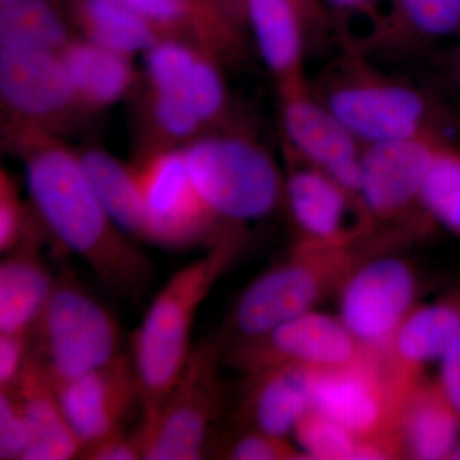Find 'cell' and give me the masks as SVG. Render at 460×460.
I'll return each mask as SVG.
<instances>
[{
	"label": "cell",
	"mask_w": 460,
	"mask_h": 460,
	"mask_svg": "<svg viewBox=\"0 0 460 460\" xmlns=\"http://www.w3.org/2000/svg\"><path fill=\"white\" fill-rule=\"evenodd\" d=\"M325 102L365 146L436 135L428 102L407 84L361 75L335 84Z\"/></svg>",
	"instance_id": "8fae6325"
},
{
	"label": "cell",
	"mask_w": 460,
	"mask_h": 460,
	"mask_svg": "<svg viewBox=\"0 0 460 460\" xmlns=\"http://www.w3.org/2000/svg\"><path fill=\"white\" fill-rule=\"evenodd\" d=\"M18 136L30 198L50 234L111 295L141 298L153 279V263L105 213L80 156L40 129L23 128Z\"/></svg>",
	"instance_id": "6da1fadb"
},
{
	"label": "cell",
	"mask_w": 460,
	"mask_h": 460,
	"mask_svg": "<svg viewBox=\"0 0 460 460\" xmlns=\"http://www.w3.org/2000/svg\"><path fill=\"white\" fill-rule=\"evenodd\" d=\"M153 117L157 128L171 138H189L204 126L201 119L180 99L154 93Z\"/></svg>",
	"instance_id": "836d02e7"
},
{
	"label": "cell",
	"mask_w": 460,
	"mask_h": 460,
	"mask_svg": "<svg viewBox=\"0 0 460 460\" xmlns=\"http://www.w3.org/2000/svg\"><path fill=\"white\" fill-rule=\"evenodd\" d=\"M357 262L352 244L321 247L299 242L287 259L262 271L238 296L232 311L235 337H260L314 310L326 293L338 290Z\"/></svg>",
	"instance_id": "277c9868"
},
{
	"label": "cell",
	"mask_w": 460,
	"mask_h": 460,
	"mask_svg": "<svg viewBox=\"0 0 460 460\" xmlns=\"http://www.w3.org/2000/svg\"><path fill=\"white\" fill-rule=\"evenodd\" d=\"M80 459L87 460H137L142 459V447L137 432L127 435L119 432L87 447Z\"/></svg>",
	"instance_id": "8d00e7d4"
},
{
	"label": "cell",
	"mask_w": 460,
	"mask_h": 460,
	"mask_svg": "<svg viewBox=\"0 0 460 460\" xmlns=\"http://www.w3.org/2000/svg\"><path fill=\"white\" fill-rule=\"evenodd\" d=\"M405 20L429 38H445L460 30V0H398Z\"/></svg>",
	"instance_id": "f546056e"
},
{
	"label": "cell",
	"mask_w": 460,
	"mask_h": 460,
	"mask_svg": "<svg viewBox=\"0 0 460 460\" xmlns=\"http://www.w3.org/2000/svg\"><path fill=\"white\" fill-rule=\"evenodd\" d=\"M402 454L411 459H450L460 443V417L438 383L420 380L402 402L399 411Z\"/></svg>",
	"instance_id": "ffe728a7"
},
{
	"label": "cell",
	"mask_w": 460,
	"mask_h": 460,
	"mask_svg": "<svg viewBox=\"0 0 460 460\" xmlns=\"http://www.w3.org/2000/svg\"><path fill=\"white\" fill-rule=\"evenodd\" d=\"M456 74H458V77L460 80V50L458 53V57H456Z\"/></svg>",
	"instance_id": "60d3db41"
},
{
	"label": "cell",
	"mask_w": 460,
	"mask_h": 460,
	"mask_svg": "<svg viewBox=\"0 0 460 460\" xmlns=\"http://www.w3.org/2000/svg\"><path fill=\"white\" fill-rule=\"evenodd\" d=\"M436 383L460 417V332L441 357L440 376Z\"/></svg>",
	"instance_id": "74e56055"
},
{
	"label": "cell",
	"mask_w": 460,
	"mask_h": 460,
	"mask_svg": "<svg viewBox=\"0 0 460 460\" xmlns=\"http://www.w3.org/2000/svg\"><path fill=\"white\" fill-rule=\"evenodd\" d=\"M80 20L87 40L124 56L145 53L163 39L159 27L115 0H84Z\"/></svg>",
	"instance_id": "484cf974"
},
{
	"label": "cell",
	"mask_w": 460,
	"mask_h": 460,
	"mask_svg": "<svg viewBox=\"0 0 460 460\" xmlns=\"http://www.w3.org/2000/svg\"><path fill=\"white\" fill-rule=\"evenodd\" d=\"M224 349L233 365L251 372L295 365L310 370H332L370 356L338 316L313 310L287 321L260 337L237 339Z\"/></svg>",
	"instance_id": "9c48e42d"
},
{
	"label": "cell",
	"mask_w": 460,
	"mask_h": 460,
	"mask_svg": "<svg viewBox=\"0 0 460 460\" xmlns=\"http://www.w3.org/2000/svg\"><path fill=\"white\" fill-rule=\"evenodd\" d=\"M230 235L181 268L151 302L132 335L131 361L140 387L144 417L160 407L186 367L193 345V326L199 307L234 260Z\"/></svg>",
	"instance_id": "7a4b0ae2"
},
{
	"label": "cell",
	"mask_w": 460,
	"mask_h": 460,
	"mask_svg": "<svg viewBox=\"0 0 460 460\" xmlns=\"http://www.w3.org/2000/svg\"><path fill=\"white\" fill-rule=\"evenodd\" d=\"M68 30L51 0H0V48L59 53Z\"/></svg>",
	"instance_id": "4316f807"
},
{
	"label": "cell",
	"mask_w": 460,
	"mask_h": 460,
	"mask_svg": "<svg viewBox=\"0 0 460 460\" xmlns=\"http://www.w3.org/2000/svg\"><path fill=\"white\" fill-rule=\"evenodd\" d=\"M0 95L32 129L80 104L60 54L49 50L0 48Z\"/></svg>",
	"instance_id": "9a60e30c"
},
{
	"label": "cell",
	"mask_w": 460,
	"mask_h": 460,
	"mask_svg": "<svg viewBox=\"0 0 460 460\" xmlns=\"http://www.w3.org/2000/svg\"><path fill=\"white\" fill-rule=\"evenodd\" d=\"M154 93L180 99L202 123L217 119L226 102V84L210 58L184 42L162 39L145 51Z\"/></svg>",
	"instance_id": "e0dca14e"
},
{
	"label": "cell",
	"mask_w": 460,
	"mask_h": 460,
	"mask_svg": "<svg viewBox=\"0 0 460 460\" xmlns=\"http://www.w3.org/2000/svg\"><path fill=\"white\" fill-rule=\"evenodd\" d=\"M295 445L304 459H387L386 450L376 443H365L325 414L311 408L293 432Z\"/></svg>",
	"instance_id": "83f0119b"
},
{
	"label": "cell",
	"mask_w": 460,
	"mask_h": 460,
	"mask_svg": "<svg viewBox=\"0 0 460 460\" xmlns=\"http://www.w3.org/2000/svg\"><path fill=\"white\" fill-rule=\"evenodd\" d=\"M311 408L310 368L281 365L251 372L243 408L246 429L289 438Z\"/></svg>",
	"instance_id": "d6986e66"
},
{
	"label": "cell",
	"mask_w": 460,
	"mask_h": 460,
	"mask_svg": "<svg viewBox=\"0 0 460 460\" xmlns=\"http://www.w3.org/2000/svg\"><path fill=\"white\" fill-rule=\"evenodd\" d=\"M338 292L345 328L366 350L383 353L416 307V272L401 257H374L357 262Z\"/></svg>",
	"instance_id": "ba28073f"
},
{
	"label": "cell",
	"mask_w": 460,
	"mask_h": 460,
	"mask_svg": "<svg viewBox=\"0 0 460 460\" xmlns=\"http://www.w3.org/2000/svg\"><path fill=\"white\" fill-rule=\"evenodd\" d=\"M59 54L80 104L107 107L122 98L132 84L128 56L87 39L69 41Z\"/></svg>",
	"instance_id": "cb8c5ba5"
},
{
	"label": "cell",
	"mask_w": 460,
	"mask_h": 460,
	"mask_svg": "<svg viewBox=\"0 0 460 460\" xmlns=\"http://www.w3.org/2000/svg\"><path fill=\"white\" fill-rule=\"evenodd\" d=\"M450 459H459L460 460V443L456 445V449H454V452L452 453V456H450Z\"/></svg>",
	"instance_id": "ab89813d"
},
{
	"label": "cell",
	"mask_w": 460,
	"mask_h": 460,
	"mask_svg": "<svg viewBox=\"0 0 460 460\" xmlns=\"http://www.w3.org/2000/svg\"><path fill=\"white\" fill-rule=\"evenodd\" d=\"M30 429L16 390H0V459L23 460Z\"/></svg>",
	"instance_id": "1f68e13d"
},
{
	"label": "cell",
	"mask_w": 460,
	"mask_h": 460,
	"mask_svg": "<svg viewBox=\"0 0 460 460\" xmlns=\"http://www.w3.org/2000/svg\"><path fill=\"white\" fill-rule=\"evenodd\" d=\"M329 2L341 9H359L367 7L376 0H329Z\"/></svg>",
	"instance_id": "f35d334b"
},
{
	"label": "cell",
	"mask_w": 460,
	"mask_h": 460,
	"mask_svg": "<svg viewBox=\"0 0 460 460\" xmlns=\"http://www.w3.org/2000/svg\"><path fill=\"white\" fill-rule=\"evenodd\" d=\"M147 18L159 29H172L190 21L189 0H115Z\"/></svg>",
	"instance_id": "d590c367"
},
{
	"label": "cell",
	"mask_w": 460,
	"mask_h": 460,
	"mask_svg": "<svg viewBox=\"0 0 460 460\" xmlns=\"http://www.w3.org/2000/svg\"><path fill=\"white\" fill-rule=\"evenodd\" d=\"M30 334H0V390L13 389L30 358Z\"/></svg>",
	"instance_id": "e575fe53"
},
{
	"label": "cell",
	"mask_w": 460,
	"mask_h": 460,
	"mask_svg": "<svg viewBox=\"0 0 460 460\" xmlns=\"http://www.w3.org/2000/svg\"><path fill=\"white\" fill-rule=\"evenodd\" d=\"M25 205L18 196L14 181L7 172L0 177V251L12 252L31 241L35 235L29 232Z\"/></svg>",
	"instance_id": "4dcf8cb0"
},
{
	"label": "cell",
	"mask_w": 460,
	"mask_h": 460,
	"mask_svg": "<svg viewBox=\"0 0 460 460\" xmlns=\"http://www.w3.org/2000/svg\"><path fill=\"white\" fill-rule=\"evenodd\" d=\"M246 8L263 63L280 90L305 84L304 36L295 0H246Z\"/></svg>",
	"instance_id": "603a6c76"
},
{
	"label": "cell",
	"mask_w": 460,
	"mask_h": 460,
	"mask_svg": "<svg viewBox=\"0 0 460 460\" xmlns=\"http://www.w3.org/2000/svg\"><path fill=\"white\" fill-rule=\"evenodd\" d=\"M224 343L210 338L193 347L186 367L164 402L144 417L137 435L142 459L204 458L220 408L219 367Z\"/></svg>",
	"instance_id": "8992f818"
},
{
	"label": "cell",
	"mask_w": 460,
	"mask_h": 460,
	"mask_svg": "<svg viewBox=\"0 0 460 460\" xmlns=\"http://www.w3.org/2000/svg\"><path fill=\"white\" fill-rule=\"evenodd\" d=\"M420 208L460 238V148L441 138L422 190Z\"/></svg>",
	"instance_id": "f1b7e54d"
},
{
	"label": "cell",
	"mask_w": 460,
	"mask_h": 460,
	"mask_svg": "<svg viewBox=\"0 0 460 460\" xmlns=\"http://www.w3.org/2000/svg\"><path fill=\"white\" fill-rule=\"evenodd\" d=\"M13 389L30 429V444L23 460L80 458L83 444L66 420L54 386L31 356Z\"/></svg>",
	"instance_id": "7402d4cb"
},
{
	"label": "cell",
	"mask_w": 460,
	"mask_h": 460,
	"mask_svg": "<svg viewBox=\"0 0 460 460\" xmlns=\"http://www.w3.org/2000/svg\"><path fill=\"white\" fill-rule=\"evenodd\" d=\"M224 458L233 460H286L304 459L298 447L289 438H277L246 429L229 445H226Z\"/></svg>",
	"instance_id": "d6a6232c"
},
{
	"label": "cell",
	"mask_w": 460,
	"mask_h": 460,
	"mask_svg": "<svg viewBox=\"0 0 460 460\" xmlns=\"http://www.w3.org/2000/svg\"><path fill=\"white\" fill-rule=\"evenodd\" d=\"M30 341L32 361L53 386L102 367L122 354L114 314L66 275L56 281Z\"/></svg>",
	"instance_id": "3957f363"
},
{
	"label": "cell",
	"mask_w": 460,
	"mask_h": 460,
	"mask_svg": "<svg viewBox=\"0 0 460 460\" xmlns=\"http://www.w3.org/2000/svg\"><path fill=\"white\" fill-rule=\"evenodd\" d=\"M96 198L111 222L133 241H145L144 214L137 175L102 150L80 156Z\"/></svg>",
	"instance_id": "d4e9b609"
},
{
	"label": "cell",
	"mask_w": 460,
	"mask_h": 460,
	"mask_svg": "<svg viewBox=\"0 0 460 460\" xmlns=\"http://www.w3.org/2000/svg\"><path fill=\"white\" fill-rule=\"evenodd\" d=\"M66 420L84 449L124 431L133 404L141 402L131 357H119L54 386ZM80 459V458H78Z\"/></svg>",
	"instance_id": "5bb4252c"
},
{
	"label": "cell",
	"mask_w": 460,
	"mask_h": 460,
	"mask_svg": "<svg viewBox=\"0 0 460 460\" xmlns=\"http://www.w3.org/2000/svg\"><path fill=\"white\" fill-rule=\"evenodd\" d=\"M144 214L145 241L187 248L210 234L217 217L199 198L183 150H168L135 169Z\"/></svg>",
	"instance_id": "30bf717a"
},
{
	"label": "cell",
	"mask_w": 460,
	"mask_h": 460,
	"mask_svg": "<svg viewBox=\"0 0 460 460\" xmlns=\"http://www.w3.org/2000/svg\"><path fill=\"white\" fill-rule=\"evenodd\" d=\"M288 208L301 232V243L321 247L353 244L358 226L352 224L356 198L325 172L305 164L284 183Z\"/></svg>",
	"instance_id": "2e32d148"
},
{
	"label": "cell",
	"mask_w": 460,
	"mask_h": 460,
	"mask_svg": "<svg viewBox=\"0 0 460 460\" xmlns=\"http://www.w3.org/2000/svg\"><path fill=\"white\" fill-rule=\"evenodd\" d=\"M441 137L422 136L363 147L356 199L367 220H392L420 206V190Z\"/></svg>",
	"instance_id": "4fadbf2b"
},
{
	"label": "cell",
	"mask_w": 460,
	"mask_h": 460,
	"mask_svg": "<svg viewBox=\"0 0 460 460\" xmlns=\"http://www.w3.org/2000/svg\"><path fill=\"white\" fill-rule=\"evenodd\" d=\"M36 241L7 253L0 265V334H31L53 293L57 280L39 256Z\"/></svg>",
	"instance_id": "44dd1931"
},
{
	"label": "cell",
	"mask_w": 460,
	"mask_h": 460,
	"mask_svg": "<svg viewBox=\"0 0 460 460\" xmlns=\"http://www.w3.org/2000/svg\"><path fill=\"white\" fill-rule=\"evenodd\" d=\"M199 198L217 219H262L283 195L280 172L256 144L238 136H210L184 148Z\"/></svg>",
	"instance_id": "5b68a950"
},
{
	"label": "cell",
	"mask_w": 460,
	"mask_h": 460,
	"mask_svg": "<svg viewBox=\"0 0 460 460\" xmlns=\"http://www.w3.org/2000/svg\"><path fill=\"white\" fill-rule=\"evenodd\" d=\"M460 332V302L416 305L384 350L390 376L410 390L423 366L440 361Z\"/></svg>",
	"instance_id": "ac0fdd59"
},
{
	"label": "cell",
	"mask_w": 460,
	"mask_h": 460,
	"mask_svg": "<svg viewBox=\"0 0 460 460\" xmlns=\"http://www.w3.org/2000/svg\"><path fill=\"white\" fill-rule=\"evenodd\" d=\"M284 132L305 164L325 172L356 198L363 147L307 84L280 90Z\"/></svg>",
	"instance_id": "7c38bea8"
},
{
	"label": "cell",
	"mask_w": 460,
	"mask_h": 460,
	"mask_svg": "<svg viewBox=\"0 0 460 460\" xmlns=\"http://www.w3.org/2000/svg\"><path fill=\"white\" fill-rule=\"evenodd\" d=\"M310 372L314 410L359 440L386 445L402 456L396 426L407 394L381 365L380 353L345 367Z\"/></svg>",
	"instance_id": "52a82bcc"
}]
</instances>
